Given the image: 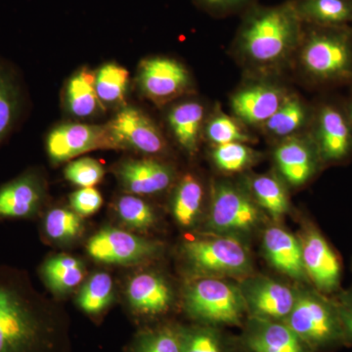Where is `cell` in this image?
<instances>
[{
	"instance_id": "obj_1",
	"label": "cell",
	"mask_w": 352,
	"mask_h": 352,
	"mask_svg": "<svg viewBox=\"0 0 352 352\" xmlns=\"http://www.w3.org/2000/svg\"><path fill=\"white\" fill-rule=\"evenodd\" d=\"M68 316L25 273L0 266V352H71Z\"/></svg>"
},
{
	"instance_id": "obj_2",
	"label": "cell",
	"mask_w": 352,
	"mask_h": 352,
	"mask_svg": "<svg viewBox=\"0 0 352 352\" xmlns=\"http://www.w3.org/2000/svg\"><path fill=\"white\" fill-rule=\"evenodd\" d=\"M300 19L293 4L258 11L247 21L241 32L243 51L258 63L281 59L298 38Z\"/></svg>"
},
{
	"instance_id": "obj_3",
	"label": "cell",
	"mask_w": 352,
	"mask_h": 352,
	"mask_svg": "<svg viewBox=\"0 0 352 352\" xmlns=\"http://www.w3.org/2000/svg\"><path fill=\"white\" fill-rule=\"evenodd\" d=\"M285 323L312 352H331L346 344L335 300L317 289L296 292L295 305Z\"/></svg>"
},
{
	"instance_id": "obj_4",
	"label": "cell",
	"mask_w": 352,
	"mask_h": 352,
	"mask_svg": "<svg viewBox=\"0 0 352 352\" xmlns=\"http://www.w3.org/2000/svg\"><path fill=\"white\" fill-rule=\"evenodd\" d=\"M184 307L203 325L239 326L247 307L240 287L221 278L201 277L188 285Z\"/></svg>"
},
{
	"instance_id": "obj_5",
	"label": "cell",
	"mask_w": 352,
	"mask_h": 352,
	"mask_svg": "<svg viewBox=\"0 0 352 352\" xmlns=\"http://www.w3.org/2000/svg\"><path fill=\"white\" fill-rule=\"evenodd\" d=\"M183 254L201 277H243L252 270V259L235 236L217 235L184 243Z\"/></svg>"
},
{
	"instance_id": "obj_6",
	"label": "cell",
	"mask_w": 352,
	"mask_h": 352,
	"mask_svg": "<svg viewBox=\"0 0 352 352\" xmlns=\"http://www.w3.org/2000/svg\"><path fill=\"white\" fill-rule=\"evenodd\" d=\"M310 34L302 52V62L310 76L322 82L352 78V38L342 27Z\"/></svg>"
},
{
	"instance_id": "obj_7",
	"label": "cell",
	"mask_w": 352,
	"mask_h": 352,
	"mask_svg": "<svg viewBox=\"0 0 352 352\" xmlns=\"http://www.w3.org/2000/svg\"><path fill=\"white\" fill-rule=\"evenodd\" d=\"M259 219L258 208L244 192L229 184L215 188L208 219L210 231L236 237L254 230Z\"/></svg>"
},
{
	"instance_id": "obj_8",
	"label": "cell",
	"mask_w": 352,
	"mask_h": 352,
	"mask_svg": "<svg viewBox=\"0 0 352 352\" xmlns=\"http://www.w3.org/2000/svg\"><path fill=\"white\" fill-rule=\"evenodd\" d=\"M46 149L54 163H63L94 150L116 149V145L106 124H65L48 134Z\"/></svg>"
},
{
	"instance_id": "obj_9",
	"label": "cell",
	"mask_w": 352,
	"mask_h": 352,
	"mask_svg": "<svg viewBox=\"0 0 352 352\" xmlns=\"http://www.w3.org/2000/svg\"><path fill=\"white\" fill-rule=\"evenodd\" d=\"M116 149H131L143 154H159L164 149L161 132L142 111L124 107L108 122Z\"/></svg>"
},
{
	"instance_id": "obj_10",
	"label": "cell",
	"mask_w": 352,
	"mask_h": 352,
	"mask_svg": "<svg viewBox=\"0 0 352 352\" xmlns=\"http://www.w3.org/2000/svg\"><path fill=\"white\" fill-rule=\"evenodd\" d=\"M302 259L307 278L325 296L340 291L342 264L337 252L314 227L307 229L302 240Z\"/></svg>"
},
{
	"instance_id": "obj_11",
	"label": "cell",
	"mask_w": 352,
	"mask_h": 352,
	"mask_svg": "<svg viewBox=\"0 0 352 352\" xmlns=\"http://www.w3.org/2000/svg\"><path fill=\"white\" fill-rule=\"evenodd\" d=\"M157 251L154 243L112 227L102 229L87 243L89 256L103 263H136L154 256Z\"/></svg>"
},
{
	"instance_id": "obj_12",
	"label": "cell",
	"mask_w": 352,
	"mask_h": 352,
	"mask_svg": "<svg viewBox=\"0 0 352 352\" xmlns=\"http://www.w3.org/2000/svg\"><path fill=\"white\" fill-rule=\"evenodd\" d=\"M240 289L251 317L285 321L295 305L296 292L270 278H247Z\"/></svg>"
},
{
	"instance_id": "obj_13",
	"label": "cell",
	"mask_w": 352,
	"mask_h": 352,
	"mask_svg": "<svg viewBox=\"0 0 352 352\" xmlns=\"http://www.w3.org/2000/svg\"><path fill=\"white\" fill-rule=\"evenodd\" d=\"M141 91L150 100L164 104L180 96L188 88L190 76L183 65L170 58H149L138 69Z\"/></svg>"
},
{
	"instance_id": "obj_14",
	"label": "cell",
	"mask_w": 352,
	"mask_h": 352,
	"mask_svg": "<svg viewBox=\"0 0 352 352\" xmlns=\"http://www.w3.org/2000/svg\"><path fill=\"white\" fill-rule=\"evenodd\" d=\"M243 344L250 352H312L285 321L251 317Z\"/></svg>"
},
{
	"instance_id": "obj_15",
	"label": "cell",
	"mask_w": 352,
	"mask_h": 352,
	"mask_svg": "<svg viewBox=\"0 0 352 352\" xmlns=\"http://www.w3.org/2000/svg\"><path fill=\"white\" fill-rule=\"evenodd\" d=\"M316 148L322 161L338 163L352 151V129L346 116L333 106L321 109L317 119Z\"/></svg>"
},
{
	"instance_id": "obj_16",
	"label": "cell",
	"mask_w": 352,
	"mask_h": 352,
	"mask_svg": "<svg viewBox=\"0 0 352 352\" xmlns=\"http://www.w3.org/2000/svg\"><path fill=\"white\" fill-rule=\"evenodd\" d=\"M43 183L34 171H28L0 187V219L32 217L43 204Z\"/></svg>"
},
{
	"instance_id": "obj_17",
	"label": "cell",
	"mask_w": 352,
	"mask_h": 352,
	"mask_svg": "<svg viewBox=\"0 0 352 352\" xmlns=\"http://www.w3.org/2000/svg\"><path fill=\"white\" fill-rule=\"evenodd\" d=\"M122 187L133 195H152L170 186L173 171L170 166L151 159L127 160L118 166Z\"/></svg>"
},
{
	"instance_id": "obj_18",
	"label": "cell",
	"mask_w": 352,
	"mask_h": 352,
	"mask_svg": "<svg viewBox=\"0 0 352 352\" xmlns=\"http://www.w3.org/2000/svg\"><path fill=\"white\" fill-rule=\"evenodd\" d=\"M131 309L141 316L154 317L170 309L173 302V289L163 277L144 272L131 279L126 288Z\"/></svg>"
},
{
	"instance_id": "obj_19",
	"label": "cell",
	"mask_w": 352,
	"mask_h": 352,
	"mask_svg": "<svg viewBox=\"0 0 352 352\" xmlns=\"http://www.w3.org/2000/svg\"><path fill=\"white\" fill-rule=\"evenodd\" d=\"M263 245L266 258L273 267L294 279H308L300 240L280 227H271L263 234Z\"/></svg>"
},
{
	"instance_id": "obj_20",
	"label": "cell",
	"mask_w": 352,
	"mask_h": 352,
	"mask_svg": "<svg viewBox=\"0 0 352 352\" xmlns=\"http://www.w3.org/2000/svg\"><path fill=\"white\" fill-rule=\"evenodd\" d=\"M284 100L275 88L254 87L242 90L233 97L232 109L245 122L261 124L267 122Z\"/></svg>"
},
{
	"instance_id": "obj_21",
	"label": "cell",
	"mask_w": 352,
	"mask_h": 352,
	"mask_svg": "<svg viewBox=\"0 0 352 352\" xmlns=\"http://www.w3.org/2000/svg\"><path fill=\"white\" fill-rule=\"evenodd\" d=\"M318 151H314L302 141L292 140L280 145L275 160L282 175L289 183L300 185L307 182L316 170Z\"/></svg>"
},
{
	"instance_id": "obj_22",
	"label": "cell",
	"mask_w": 352,
	"mask_h": 352,
	"mask_svg": "<svg viewBox=\"0 0 352 352\" xmlns=\"http://www.w3.org/2000/svg\"><path fill=\"white\" fill-rule=\"evenodd\" d=\"M66 103L72 115L80 119L91 117L103 108L95 90V74L83 69L72 76L67 85Z\"/></svg>"
},
{
	"instance_id": "obj_23",
	"label": "cell",
	"mask_w": 352,
	"mask_h": 352,
	"mask_svg": "<svg viewBox=\"0 0 352 352\" xmlns=\"http://www.w3.org/2000/svg\"><path fill=\"white\" fill-rule=\"evenodd\" d=\"M46 285L57 294L73 291L85 278V266L80 259L66 254L48 258L41 267Z\"/></svg>"
},
{
	"instance_id": "obj_24",
	"label": "cell",
	"mask_w": 352,
	"mask_h": 352,
	"mask_svg": "<svg viewBox=\"0 0 352 352\" xmlns=\"http://www.w3.org/2000/svg\"><path fill=\"white\" fill-rule=\"evenodd\" d=\"M22 101V92L15 74L0 62V144L17 124Z\"/></svg>"
},
{
	"instance_id": "obj_25",
	"label": "cell",
	"mask_w": 352,
	"mask_h": 352,
	"mask_svg": "<svg viewBox=\"0 0 352 352\" xmlns=\"http://www.w3.org/2000/svg\"><path fill=\"white\" fill-rule=\"evenodd\" d=\"M204 119V108L196 102L179 104L168 115L176 140L189 152L195 151Z\"/></svg>"
},
{
	"instance_id": "obj_26",
	"label": "cell",
	"mask_w": 352,
	"mask_h": 352,
	"mask_svg": "<svg viewBox=\"0 0 352 352\" xmlns=\"http://www.w3.org/2000/svg\"><path fill=\"white\" fill-rule=\"evenodd\" d=\"M296 8L300 17L322 27H342L352 21V0H303Z\"/></svg>"
},
{
	"instance_id": "obj_27",
	"label": "cell",
	"mask_w": 352,
	"mask_h": 352,
	"mask_svg": "<svg viewBox=\"0 0 352 352\" xmlns=\"http://www.w3.org/2000/svg\"><path fill=\"white\" fill-rule=\"evenodd\" d=\"M204 192L200 182L193 175L182 178L173 201V217L183 228H190L200 215Z\"/></svg>"
},
{
	"instance_id": "obj_28",
	"label": "cell",
	"mask_w": 352,
	"mask_h": 352,
	"mask_svg": "<svg viewBox=\"0 0 352 352\" xmlns=\"http://www.w3.org/2000/svg\"><path fill=\"white\" fill-rule=\"evenodd\" d=\"M126 352H183L182 327L164 325L141 331Z\"/></svg>"
},
{
	"instance_id": "obj_29",
	"label": "cell",
	"mask_w": 352,
	"mask_h": 352,
	"mask_svg": "<svg viewBox=\"0 0 352 352\" xmlns=\"http://www.w3.org/2000/svg\"><path fill=\"white\" fill-rule=\"evenodd\" d=\"M129 74L116 63L103 65L95 73V90L102 105H117L126 98Z\"/></svg>"
},
{
	"instance_id": "obj_30",
	"label": "cell",
	"mask_w": 352,
	"mask_h": 352,
	"mask_svg": "<svg viewBox=\"0 0 352 352\" xmlns=\"http://www.w3.org/2000/svg\"><path fill=\"white\" fill-rule=\"evenodd\" d=\"M113 293V280L110 275L106 272L95 273L78 294V307L89 316H100L112 302Z\"/></svg>"
},
{
	"instance_id": "obj_31",
	"label": "cell",
	"mask_w": 352,
	"mask_h": 352,
	"mask_svg": "<svg viewBox=\"0 0 352 352\" xmlns=\"http://www.w3.org/2000/svg\"><path fill=\"white\" fill-rule=\"evenodd\" d=\"M252 189L259 205L270 212L273 219H281L289 208L288 198L281 183L271 176L254 178Z\"/></svg>"
},
{
	"instance_id": "obj_32",
	"label": "cell",
	"mask_w": 352,
	"mask_h": 352,
	"mask_svg": "<svg viewBox=\"0 0 352 352\" xmlns=\"http://www.w3.org/2000/svg\"><path fill=\"white\" fill-rule=\"evenodd\" d=\"M44 232L51 240L69 242L82 233V217L67 208H53L43 222Z\"/></svg>"
},
{
	"instance_id": "obj_33",
	"label": "cell",
	"mask_w": 352,
	"mask_h": 352,
	"mask_svg": "<svg viewBox=\"0 0 352 352\" xmlns=\"http://www.w3.org/2000/svg\"><path fill=\"white\" fill-rule=\"evenodd\" d=\"M307 120V110L296 98L285 99L274 115L265 122L268 131L277 136H286L300 129Z\"/></svg>"
},
{
	"instance_id": "obj_34",
	"label": "cell",
	"mask_w": 352,
	"mask_h": 352,
	"mask_svg": "<svg viewBox=\"0 0 352 352\" xmlns=\"http://www.w3.org/2000/svg\"><path fill=\"white\" fill-rule=\"evenodd\" d=\"M183 352H227L224 338L214 326L182 327Z\"/></svg>"
},
{
	"instance_id": "obj_35",
	"label": "cell",
	"mask_w": 352,
	"mask_h": 352,
	"mask_svg": "<svg viewBox=\"0 0 352 352\" xmlns=\"http://www.w3.org/2000/svg\"><path fill=\"white\" fill-rule=\"evenodd\" d=\"M117 212L126 226L136 230H147L155 223L154 210L139 197H120L117 203Z\"/></svg>"
},
{
	"instance_id": "obj_36",
	"label": "cell",
	"mask_w": 352,
	"mask_h": 352,
	"mask_svg": "<svg viewBox=\"0 0 352 352\" xmlns=\"http://www.w3.org/2000/svg\"><path fill=\"white\" fill-rule=\"evenodd\" d=\"M104 173L105 170L102 164L91 157H82L72 162L65 170L67 179L82 188L98 184L103 179Z\"/></svg>"
},
{
	"instance_id": "obj_37",
	"label": "cell",
	"mask_w": 352,
	"mask_h": 352,
	"mask_svg": "<svg viewBox=\"0 0 352 352\" xmlns=\"http://www.w3.org/2000/svg\"><path fill=\"white\" fill-rule=\"evenodd\" d=\"M252 152L241 142L217 145L214 151V160L220 170L236 173L251 162Z\"/></svg>"
},
{
	"instance_id": "obj_38",
	"label": "cell",
	"mask_w": 352,
	"mask_h": 352,
	"mask_svg": "<svg viewBox=\"0 0 352 352\" xmlns=\"http://www.w3.org/2000/svg\"><path fill=\"white\" fill-rule=\"evenodd\" d=\"M208 138L217 145L231 142H245L250 138L241 131L233 120L226 116H217L208 124Z\"/></svg>"
},
{
	"instance_id": "obj_39",
	"label": "cell",
	"mask_w": 352,
	"mask_h": 352,
	"mask_svg": "<svg viewBox=\"0 0 352 352\" xmlns=\"http://www.w3.org/2000/svg\"><path fill=\"white\" fill-rule=\"evenodd\" d=\"M102 204L103 198L100 192L94 187L78 190L71 196V207L80 217H89L98 212Z\"/></svg>"
},
{
	"instance_id": "obj_40",
	"label": "cell",
	"mask_w": 352,
	"mask_h": 352,
	"mask_svg": "<svg viewBox=\"0 0 352 352\" xmlns=\"http://www.w3.org/2000/svg\"><path fill=\"white\" fill-rule=\"evenodd\" d=\"M335 302L339 310L344 342L352 344V289L340 293Z\"/></svg>"
},
{
	"instance_id": "obj_41",
	"label": "cell",
	"mask_w": 352,
	"mask_h": 352,
	"mask_svg": "<svg viewBox=\"0 0 352 352\" xmlns=\"http://www.w3.org/2000/svg\"><path fill=\"white\" fill-rule=\"evenodd\" d=\"M203 6L212 9H227L237 6L245 0H198Z\"/></svg>"
},
{
	"instance_id": "obj_42",
	"label": "cell",
	"mask_w": 352,
	"mask_h": 352,
	"mask_svg": "<svg viewBox=\"0 0 352 352\" xmlns=\"http://www.w3.org/2000/svg\"><path fill=\"white\" fill-rule=\"evenodd\" d=\"M347 120H349V124H351V127L352 129V100L351 103H349V107H347V112L346 113Z\"/></svg>"
}]
</instances>
